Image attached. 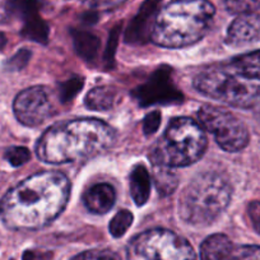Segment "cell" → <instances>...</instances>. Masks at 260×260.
<instances>
[{
    "label": "cell",
    "mask_w": 260,
    "mask_h": 260,
    "mask_svg": "<svg viewBox=\"0 0 260 260\" xmlns=\"http://www.w3.org/2000/svg\"><path fill=\"white\" fill-rule=\"evenodd\" d=\"M71 181L57 171H44L12 187L0 201V219L8 229L34 231L49 226L64 211Z\"/></svg>",
    "instance_id": "6da1fadb"
},
{
    "label": "cell",
    "mask_w": 260,
    "mask_h": 260,
    "mask_svg": "<svg viewBox=\"0 0 260 260\" xmlns=\"http://www.w3.org/2000/svg\"><path fill=\"white\" fill-rule=\"evenodd\" d=\"M115 139V130L101 120H68L52 125L42 134L36 153L42 162L51 165L84 161L109 151Z\"/></svg>",
    "instance_id": "7a4b0ae2"
},
{
    "label": "cell",
    "mask_w": 260,
    "mask_h": 260,
    "mask_svg": "<svg viewBox=\"0 0 260 260\" xmlns=\"http://www.w3.org/2000/svg\"><path fill=\"white\" fill-rule=\"evenodd\" d=\"M214 13L208 0H172L156 16L151 40L171 49L197 44L208 34Z\"/></svg>",
    "instance_id": "3957f363"
},
{
    "label": "cell",
    "mask_w": 260,
    "mask_h": 260,
    "mask_svg": "<svg viewBox=\"0 0 260 260\" xmlns=\"http://www.w3.org/2000/svg\"><path fill=\"white\" fill-rule=\"evenodd\" d=\"M231 197V184L223 174L202 172L184 187L180 195V218L192 226H208L226 211Z\"/></svg>",
    "instance_id": "277c9868"
},
{
    "label": "cell",
    "mask_w": 260,
    "mask_h": 260,
    "mask_svg": "<svg viewBox=\"0 0 260 260\" xmlns=\"http://www.w3.org/2000/svg\"><path fill=\"white\" fill-rule=\"evenodd\" d=\"M207 137L199 122L190 117H176L151 149L157 166L176 169L195 164L204 154Z\"/></svg>",
    "instance_id": "5b68a950"
},
{
    "label": "cell",
    "mask_w": 260,
    "mask_h": 260,
    "mask_svg": "<svg viewBox=\"0 0 260 260\" xmlns=\"http://www.w3.org/2000/svg\"><path fill=\"white\" fill-rule=\"evenodd\" d=\"M126 256L127 260H198L186 239L165 229L137 235L127 245Z\"/></svg>",
    "instance_id": "8992f818"
},
{
    "label": "cell",
    "mask_w": 260,
    "mask_h": 260,
    "mask_svg": "<svg viewBox=\"0 0 260 260\" xmlns=\"http://www.w3.org/2000/svg\"><path fill=\"white\" fill-rule=\"evenodd\" d=\"M194 87L206 97L232 107L252 109L260 105V86L247 81H240L226 72H202L195 77Z\"/></svg>",
    "instance_id": "52a82bcc"
},
{
    "label": "cell",
    "mask_w": 260,
    "mask_h": 260,
    "mask_svg": "<svg viewBox=\"0 0 260 260\" xmlns=\"http://www.w3.org/2000/svg\"><path fill=\"white\" fill-rule=\"evenodd\" d=\"M199 124L213 134L218 146L226 152H240L249 144L246 125L232 112L221 107L204 105L198 111Z\"/></svg>",
    "instance_id": "ba28073f"
},
{
    "label": "cell",
    "mask_w": 260,
    "mask_h": 260,
    "mask_svg": "<svg viewBox=\"0 0 260 260\" xmlns=\"http://www.w3.org/2000/svg\"><path fill=\"white\" fill-rule=\"evenodd\" d=\"M14 115L26 126H39L54 112L51 100L44 87H29L17 94L13 102Z\"/></svg>",
    "instance_id": "9c48e42d"
},
{
    "label": "cell",
    "mask_w": 260,
    "mask_h": 260,
    "mask_svg": "<svg viewBox=\"0 0 260 260\" xmlns=\"http://www.w3.org/2000/svg\"><path fill=\"white\" fill-rule=\"evenodd\" d=\"M133 96L143 107L157 104H180L184 99L181 92L175 87L171 78V69L167 67L159 68L158 71L154 72L146 83L136 88Z\"/></svg>",
    "instance_id": "30bf717a"
},
{
    "label": "cell",
    "mask_w": 260,
    "mask_h": 260,
    "mask_svg": "<svg viewBox=\"0 0 260 260\" xmlns=\"http://www.w3.org/2000/svg\"><path fill=\"white\" fill-rule=\"evenodd\" d=\"M201 260H260V246H236L226 235L216 234L202 244Z\"/></svg>",
    "instance_id": "8fae6325"
},
{
    "label": "cell",
    "mask_w": 260,
    "mask_h": 260,
    "mask_svg": "<svg viewBox=\"0 0 260 260\" xmlns=\"http://www.w3.org/2000/svg\"><path fill=\"white\" fill-rule=\"evenodd\" d=\"M161 0H146L143 6L139 9L138 14L134 17L132 23L129 24L125 34V40L127 44L141 45L144 44L148 39H151L152 29H153L157 7Z\"/></svg>",
    "instance_id": "7c38bea8"
},
{
    "label": "cell",
    "mask_w": 260,
    "mask_h": 260,
    "mask_svg": "<svg viewBox=\"0 0 260 260\" xmlns=\"http://www.w3.org/2000/svg\"><path fill=\"white\" fill-rule=\"evenodd\" d=\"M260 40V17L256 14L239 16L227 31V42L234 46L251 44Z\"/></svg>",
    "instance_id": "4fadbf2b"
},
{
    "label": "cell",
    "mask_w": 260,
    "mask_h": 260,
    "mask_svg": "<svg viewBox=\"0 0 260 260\" xmlns=\"http://www.w3.org/2000/svg\"><path fill=\"white\" fill-rule=\"evenodd\" d=\"M116 202V191L107 182H100L86 190L83 203L89 212L94 214H105L114 207Z\"/></svg>",
    "instance_id": "5bb4252c"
},
{
    "label": "cell",
    "mask_w": 260,
    "mask_h": 260,
    "mask_svg": "<svg viewBox=\"0 0 260 260\" xmlns=\"http://www.w3.org/2000/svg\"><path fill=\"white\" fill-rule=\"evenodd\" d=\"M130 192L137 206H143L151 195V176L144 165H137L130 172Z\"/></svg>",
    "instance_id": "9a60e30c"
},
{
    "label": "cell",
    "mask_w": 260,
    "mask_h": 260,
    "mask_svg": "<svg viewBox=\"0 0 260 260\" xmlns=\"http://www.w3.org/2000/svg\"><path fill=\"white\" fill-rule=\"evenodd\" d=\"M119 101V93L109 86L96 87L87 93L84 105L93 111H107L115 107Z\"/></svg>",
    "instance_id": "2e32d148"
},
{
    "label": "cell",
    "mask_w": 260,
    "mask_h": 260,
    "mask_svg": "<svg viewBox=\"0 0 260 260\" xmlns=\"http://www.w3.org/2000/svg\"><path fill=\"white\" fill-rule=\"evenodd\" d=\"M230 65L237 76L260 81V50L236 56Z\"/></svg>",
    "instance_id": "e0dca14e"
},
{
    "label": "cell",
    "mask_w": 260,
    "mask_h": 260,
    "mask_svg": "<svg viewBox=\"0 0 260 260\" xmlns=\"http://www.w3.org/2000/svg\"><path fill=\"white\" fill-rule=\"evenodd\" d=\"M73 36L74 47L79 56L86 61H93L99 55L100 49V39L88 31H81V29H74L72 31Z\"/></svg>",
    "instance_id": "ac0fdd59"
},
{
    "label": "cell",
    "mask_w": 260,
    "mask_h": 260,
    "mask_svg": "<svg viewBox=\"0 0 260 260\" xmlns=\"http://www.w3.org/2000/svg\"><path fill=\"white\" fill-rule=\"evenodd\" d=\"M7 8H8L9 13L22 19L23 24L40 18L37 0H8Z\"/></svg>",
    "instance_id": "d6986e66"
},
{
    "label": "cell",
    "mask_w": 260,
    "mask_h": 260,
    "mask_svg": "<svg viewBox=\"0 0 260 260\" xmlns=\"http://www.w3.org/2000/svg\"><path fill=\"white\" fill-rule=\"evenodd\" d=\"M153 166L154 185L157 187V191L162 197L172 194L179 185V179H177L176 174L172 172V169H169V167L157 166V165H153Z\"/></svg>",
    "instance_id": "ffe728a7"
},
{
    "label": "cell",
    "mask_w": 260,
    "mask_h": 260,
    "mask_svg": "<svg viewBox=\"0 0 260 260\" xmlns=\"http://www.w3.org/2000/svg\"><path fill=\"white\" fill-rule=\"evenodd\" d=\"M21 34L27 40L39 42V44H47V41H49V27L42 21L41 17L23 24Z\"/></svg>",
    "instance_id": "44dd1931"
},
{
    "label": "cell",
    "mask_w": 260,
    "mask_h": 260,
    "mask_svg": "<svg viewBox=\"0 0 260 260\" xmlns=\"http://www.w3.org/2000/svg\"><path fill=\"white\" fill-rule=\"evenodd\" d=\"M132 223H133V214L130 213L127 209H122V211L117 212L110 222V234L114 237L124 236L125 232L132 226Z\"/></svg>",
    "instance_id": "7402d4cb"
},
{
    "label": "cell",
    "mask_w": 260,
    "mask_h": 260,
    "mask_svg": "<svg viewBox=\"0 0 260 260\" xmlns=\"http://www.w3.org/2000/svg\"><path fill=\"white\" fill-rule=\"evenodd\" d=\"M84 82L83 78L81 77H74V78L68 79V81L61 82L59 83V97L61 102H68L72 101L74 97L78 94V92H81L82 87H83Z\"/></svg>",
    "instance_id": "603a6c76"
},
{
    "label": "cell",
    "mask_w": 260,
    "mask_h": 260,
    "mask_svg": "<svg viewBox=\"0 0 260 260\" xmlns=\"http://www.w3.org/2000/svg\"><path fill=\"white\" fill-rule=\"evenodd\" d=\"M224 7L231 14H252L260 8V0H226Z\"/></svg>",
    "instance_id": "cb8c5ba5"
},
{
    "label": "cell",
    "mask_w": 260,
    "mask_h": 260,
    "mask_svg": "<svg viewBox=\"0 0 260 260\" xmlns=\"http://www.w3.org/2000/svg\"><path fill=\"white\" fill-rule=\"evenodd\" d=\"M71 260H121L119 255L109 249H93L76 255Z\"/></svg>",
    "instance_id": "d4e9b609"
},
{
    "label": "cell",
    "mask_w": 260,
    "mask_h": 260,
    "mask_svg": "<svg viewBox=\"0 0 260 260\" xmlns=\"http://www.w3.org/2000/svg\"><path fill=\"white\" fill-rule=\"evenodd\" d=\"M4 157H6V159L12 166L19 167L29 161L31 153H29V151L26 147H11V148H8L6 151Z\"/></svg>",
    "instance_id": "484cf974"
},
{
    "label": "cell",
    "mask_w": 260,
    "mask_h": 260,
    "mask_svg": "<svg viewBox=\"0 0 260 260\" xmlns=\"http://www.w3.org/2000/svg\"><path fill=\"white\" fill-rule=\"evenodd\" d=\"M29 57H31V51L27 49H22L7 61L6 67L9 71H22L28 64Z\"/></svg>",
    "instance_id": "4316f807"
},
{
    "label": "cell",
    "mask_w": 260,
    "mask_h": 260,
    "mask_svg": "<svg viewBox=\"0 0 260 260\" xmlns=\"http://www.w3.org/2000/svg\"><path fill=\"white\" fill-rule=\"evenodd\" d=\"M119 27H115L111 34H110L109 44H107L106 52H105V62H106L107 68H111L112 64H114L115 51H116L117 41H119Z\"/></svg>",
    "instance_id": "83f0119b"
},
{
    "label": "cell",
    "mask_w": 260,
    "mask_h": 260,
    "mask_svg": "<svg viewBox=\"0 0 260 260\" xmlns=\"http://www.w3.org/2000/svg\"><path fill=\"white\" fill-rule=\"evenodd\" d=\"M159 125H161V112L152 111L151 114H148L146 117H144V121H143L144 134L151 136V134L156 133L157 130H158Z\"/></svg>",
    "instance_id": "f1b7e54d"
},
{
    "label": "cell",
    "mask_w": 260,
    "mask_h": 260,
    "mask_svg": "<svg viewBox=\"0 0 260 260\" xmlns=\"http://www.w3.org/2000/svg\"><path fill=\"white\" fill-rule=\"evenodd\" d=\"M247 216L255 231L260 235V202L254 201L247 207Z\"/></svg>",
    "instance_id": "f546056e"
},
{
    "label": "cell",
    "mask_w": 260,
    "mask_h": 260,
    "mask_svg": "<svg viewBox=\"0 0 260 260\" xmlns=\"http://www.w3.org/2000/svg\"><path fill=\"white\" fill-rule=\"evenodd\" d=\"M51 254L47 251H39V250H27L24 251L22 260H50Z\"/></svg>",
    "instance_id": "4dcf8cb0"
},
{
    "label": "cell",
    "mask_w": 260,
    "mask_h": 260,
    "mask_svg": "<svg viewBox=\"0 0 260 260\" xmlns=\"http://www.w3.org/2000/svg\"><path fill=\"white\" fill-rule=\"evenodd\" d=\"M81 2L89 8H100L109 3V0H81Z\"/></svg>",
    "instance_id": "1f68e13d"
},
{
    "label": "cell",
    "mask_w": 260,
    "mask_h": 260,
    "mask_svg": "<svg viewBox=\"0 0 260 260\" xmlns=\"http://www.w3.org/2000/svg\"><path fill=\"white\" fill-rule=\"evenodd\" d=\"M6 44H7L6 36H4L3 34H0V50L3 49L4 46H6Z\"/></svg>",
    "instance_id": "d6a6232c"
}]
</instances>
